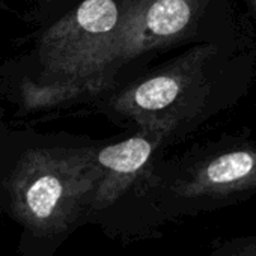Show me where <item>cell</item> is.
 I'll return each instance as SVG.
<instances>
[{"instance_id":"cell-3","label":"cell","mask_w":256,"mask_h":256,"mask_svg":"<svg viewBox=\"0 0 256 256\" xmlns=\"http://www.w3.org/2000/svg\"><path fill=\"white\" fill-rule=\"evenodd\" d=\"M151 152V144L140 138L102 150L98 160L101 166L108 170V175L92 198L94 210H101L110 205L126 186L130 176L146 164Z\"/></svg>"},{"instance_id":"cell-5","label":"cell","mask_w":256,"mask_h":256,"mask_svg":"<svg viewBox=\"0 0 256 256\" xmlns=\"http://www.w3.org/2000/svg\"><path fill=\"white\" fill-rule=\"evenodd\" d=\"M184 82L175 76H158L142 83L134 92L136 104L144 110H162L181 94Z\"/></svg>"},{"instance_id":"cell-2","label":"cell","mask_w":256,"mask_h":256,"mask_svg":"<svg viewBox=\"0 0 256 256\" xmlns=\"http://www.w3.org/2000/svg\"><path fill=\"white\" fill-rule=\"evenodd\" d=\"M172 193L193 212L250 198L256 193V148L230 150L204 160L175 182Z\"/></svg>"},{"instance_id":"cell-7","label":"cell","mask_w":256,"mask_h":256,"mask_svg":"<svg viewBox=\"0 0 256 256\" xmlns=\"http://www.w3.org/2000/svg\"><path fill=\"white\" fill-rule=\"evenodd\" d=\"M210 256H256V235L218 238L212 242Z\"/></svg>"},{"instance_id":"cell-8","label":"cell","mask_w":256,"mask_h":256,"mask_svg":"<svg viewBox=\"0 0 256 256\" xmlns=\"http://www.w3.org/2000/svg\"><path fill=\"white\" fill-rule=\"evenodd\" d=\"M253 6H254V12H256V0H253Z\"/></svg>"},{"instance_id":"cell-6","label":"cell","mask_w":256,"mask_h":256,"mask_svg":"<svg viewBox=\"0 0 256 256\" xmlns=\"http://www.w3.org/2000/svg\"><path fill=\"white\" fill-rule=\"evenodd\" d=\"M77 26L89 34L98 35L108 32L118 22V8L113 0H84L77 10Z\"/></svg>"},{"instance_id":"cell-1","label":"cell","mask_w":256,"mask_h":256,"mask_svg":"<svg viewBox=\"0 0 256 256\" xmlns=\"http://www.w3.org/2000/svg\"><path fill=\"white\" fill-rule=\"evenodd\" d=\"M95 175L70 164L34 163L12 186L14 216L38 236H58L92 202Z\"/></svg>"},{"instance_id":"cell-4","label":"cell","mask_w":256,"mask_h":256,"mask_svg":"<svg viewBox=\"0 0 256 256\" xmlns=\"http://www.w3.org/2000/svg\"><path fill=\"white\" fill-rule=\"evenodd\" d=\"M193 16V0H156L146 12L145 26L156 38H172L188 28Z\"/></svg>"}]
</instances>
